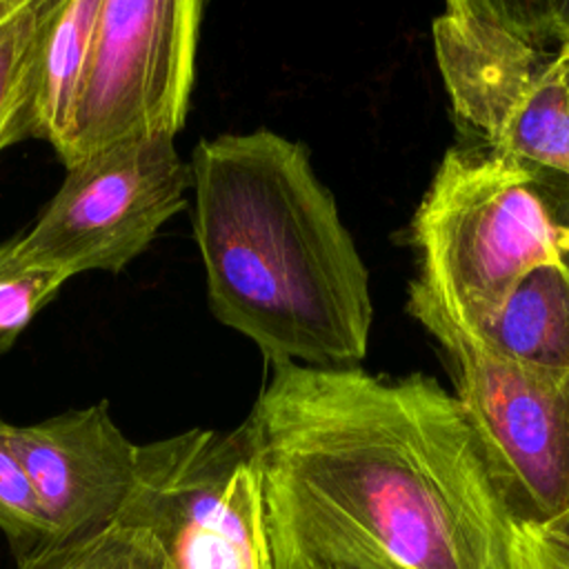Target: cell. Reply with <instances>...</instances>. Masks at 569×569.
Masks as SVG:
<instances>
[{
	"mask_svg": "<svg viewBox=\"0 0 569 569\" xmlns=\"http://www.w3.org/2000/svg\"><path fill=\"white\" fill-rule=\"evenodd\" d=\"M11 445L44 520V542L82 538L118 520L133 489L138 445L111 420L107 402L11 425Z\"/></svg>",
	"mask_w": 569,
	"mask_h": 569,
	"instance_id": "9",
	"label": "cell"
},
{
	"mask_svg": "<svg viewBox=\"0 0 569 569\" xmlns=\"http://www.w3.org/2000/svg\"><path fill=\"white\" fill-rule=\"evenodd\" d=\"M16 569H171L158 540L136 525H113L64 542H42L18 556Z\"/></svg>",
	"mask_w": 569,
	"mask_h": 569,
	"instance_id": "13",
	"label": "cell"
},
{
	"mask_svg": "<svg viewBox=\"0 0 569 569\" xmlns=\"http://www.w3.org/2000/svg\"><path fill=\"white\" fill-rule=\"evenodd\" d=\"M511 569H569V531L518 520Z\"/></svg>",
	"mask_w": 569,
	"mask_h": 569,
	"instance_id": "16",
	"label": "cell"
},
{
	"mask_svg": "<svg viewBox=\"0 0 569 569\" xmlns=\"http://www.w3.org/2000/svg\"><path fill=\"white\" fill-rule=\"evenodd\" d=\"M407 309L447 349L456 398L513 516L560 525L569 516V369L505 360L416 293Z\"/></svg>",
	"mask_w": 569,
	"mask_h": 569,
	"instance_id": "6",
	"label": "cell"
},
{
	"mask_svg": "<svg viewBox=\"0 0 569 569\" xmlns=\"http://www.w3.org/2000/svg\"><path fill=\"white\" fill-rule=\"evenodd\" d=\"M118 520L144 527L171 569H276L247 422L138 445Z\"/></svg>",
	"mask_w": 569,
	"mask_h": 569,
	"instance_id": "5",
	"label": "cell"
},
{
	"mask_svg": "<svg viewBox=\"0 0 569 569\" xmlns=\"http://www.w3.org/2000/svg\"><path fill=\"white\" fill-rule=\"evenodd\" d=\"M51 0H20L0 22V151L31 138L33 69Z\"/></svg>",
	"mask_w": 569,
	"mask_h": 569,
	"instance_id": "12",
	"label": "cell"
},
{
	"mask_svg": "<svg viewBox=\"0 0 569 569\" xmlns=\"http://www.w3.org/2000/svg\"><path fill=\"white\" fill-rule=\"evenodd\" d=\"M193 238L213 316L271 362L356 367L369 347V273L302 142L271 129L200 140Z\"/></svg>",
	"mask_w": 569,
	"mask_h": 569,
	"instance_id": "2",
	"label": "cell"
},
{
	"mask_svg": "<svg viewBox=\"0 0 569 569\" xmlns=\"http://www.w3.org/2000/svg\"><path fill=\"white\" fill-rule=\"evenodd\" d=\"M204 4L102 0L64 169L109 147L173 138L189 113Z\"/></svg>",
	"mask_w": 569,
	"mask_h": 569,
	"instance_id": "7",
	"label": "cell"
},
{
	"mask_svg": "<svg viewBox=\"0 0 569 569\" xmlns=\"http://www.w3.org/2000/svg\"><path fill=\"white\" fill-rule=\"evenodd\" d=\"M471 336L505 360L569 369V260L531 271Z\"/></svg>",
	"mask_w": 569,
	"mask_h": 569,
	"instance_id": "11",
	"label": "cell"
},
{
	"mask_svg": "<svg viewBox=\"0 0 569 569\" xmlns=\"http://www.w3.org/2000/svg\"><path fill=\"white\" fill-rule=\"evenodd\" d=\"M556 527H558V529H565V531H569V516H567V518H565L560 525H556Z\"/></svg>",
	"mask_w": 569,
	"mask_h": 569,
	"instance_id": "18",
	"label": "cell"
},
{
	"mask_svg": "<svg viewBox=\"0 0 569 569\" xmlns=\"http://www.w3.org/2000/svg\"><path fill=\"white\" fill-rule=\"evenodd\" d=\"M100 2L51 0L42 24L33 69L31 138L49 142L58 158L71 136Z\"/></svg>",
	"mask_w": 569,
	"mask_h": 569,
	"instance_id": "10",
	"label": "cell"
},
{
	"mask_svg": "<svg viewBox=\"0 0 569 569\" xmlns=\"http://www.w3.org/2000/svg\"><path fill=\"white\" fill-rule=\"evenodd\" d=\"M244 422L276 569H511L518 518L433 378L280 362Z\"/></svg>",
	"mask_w": 569,
	"mask_h": 569,
	"instance_id": "1",
	"label": "cell"
},
{
	"mask_svg": "<svg viewBox=\"0 0 569 569\" xmlns=\"http://www.w3.org/2000/svg\"><path fill=\"white\" fill-rule=\"evenodd\" d=\"M0 531L16 556H24L47 540L33 489L11 445V425L0 416Z\"/></svg>",
	"mask_w": 569,
	"mask_h": 569,
	"instance_id": "15",
	"label": "cell"
},
{
	"mask_svg": "<svg viewBox=\"0 0 569 569\" xmlns=\"http://www.w3.org/2000/svg\"><path fill=\"white\" fill-rule=\"evenodd\" d=\"M67 280L62 271L33 260L20 233L0 242V356L13 347Z\"/></svg>",
	"mask_w": 569,
	"mask_h": 569,
	"instance_id": "14",
	"label": "cell"
},
{
	"mask_svg": "<svg viewBox=\"0 0 569 569\" xmlns=\"http://www.w3.org/2000/svg\"><path fill=\"white\" fill-rule=\"evenodd\" d=\"M411 240L420 256L409 293L467 333L489 322L536 269L569 260L538 169L491 149H449L425 191Z\"/></svg>",
	"mask_w": 569,
	"mask_h": 569,
	"instance_id": "3",
	"label": "cell"
},
{
	"mask_svg": "<svg viewBox=\"0 0 569 569\" xmlns=\"http://www.w3.org/2000/svg\"><path fill=\"white\" fill-rule=\"evenodd\" d=\"M191 167L173 138L131 140L67 167L56 196L20 233L24 251L62 271H122L187 207Z\"/></svg>",
	"mask_w": 569,
	"mask_h": 569,
	"instance_id": "8",
	"label": "cell"
},
{
	"mask_svg": "<svg viewBox=\"0 0 569 569\" xmlns=\"http://www.w3.org/2000/svg\"><path fill=\"white\" fill-rule=\"evenodd\" d=\"M18 4H20V0H0V22H2L9 13H13V11L18 9Z\"/></svg>",
	"mask_w": 569,
	"mask_h": 569,
	"instance_id": "17",
	"label": "cell"
},
{
	"mask_svg": "<svg viewBox=\"0 0 569 569\" xmlns=\"http://www.w3.org/2000/svg\"><path fill=\"white\" fill-rule=\"evenodd\" d=\"M431 40L456 118L487 149L569 178V0H451Z\"/></svg>",
	"mask_w": 569,
	"mask_h": 569,
	"instance_id": "4",
	"label": "cell"
}]
</instances>
